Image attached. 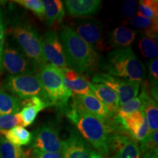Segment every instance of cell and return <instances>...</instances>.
Here are the masks:
<instances>
[{
  "instance_id": "obj_1",
  "label": "cell",
  "mask_w": 158,
  "mask_h": 158,
  "mask_svg": "<svg viewBox=\"0 0 158 158\" xmlns=\"http://www.w3.org/2000/svg\"><path fill=\"white\" fill-rule=\"evenodd\" d=\"M65 114L86 141L101 155H108L110 136L114 134L110 117L102 118L72 108Z\"/></svg>"
},
{
  "instance_id": "obj_2",
  "label": "cell",
  "mask_w": 158,
  "mask_h": 158,
  "mask_svg": "<svg viewBox=\"0 0 158 158\" xmlns=\"http://www.w3.org/2000/svg\"><path fill=\"white\" fill-rule=\"evenodd\" d=\"M67 66L83 75L96 70L100 64V56L88 43L81 38L73 28L66 26L59 33Z\"/></svg>"
},
{
  "instance_id": "obj_3",
  "label": "cell",
  "mask_w": 158,
  "mask_h": 158,
  "mask_svg": "<svg viewBox=\"0 0 158 158\" xmlns=\"http://www.w3.org/2000/svg\"><path fill=\"white\" fill-rule=\"evenodd\" d=\"M106 69L110 76L133 81L141 82L147 73L144 64L130 47L110 51L107 55Z\"/></svg>"
},
{
  "instance_id": "obj_4",
  "label": "cell",
  "mask_w": 158,
  "mask_h": 158,
  "mask_svg": "<svg viewBox=\"0 0 158 158\" xmlns=\"http://www.w3.org/2000/svg\"><path fill=\"white\" fill-rule=\"evenodd\" d=\"M37 76L52 106L66 108L72 93L64 85L62 70L46 64L39 70Z\"/></svg>"
},
{
  "instance_id": "obj_5",
  "label": "cell",
  "mask_w": 158,
  "mask_h": 158,
  "mask_svg": "<svg viewBox=\"0 0 158 158\" xmlns=\"http://www.w3.org/2000/svg\"><path fill=\"white\" fill-rule=\"evenodd\" d=\"M10 31L23 54L36 65L38 71L48 64L43 54L42 38L34 27L27 23H17Z\"/></svg>"
},
{
  "instance_id": "obj_6",
  "label": "cell",
  "mask_w": 158,
  "mask_h": 158,
  "mask_svg": "<svg viewBox=\"0 0 158 158\" xmlns=\"http://www.w3.org/2000/svg\"><path fill=\"white\" fill-rule=\"evenodd\" d=\"M5 88L21 100L37 97L52 106L37 74L10 76L6 79Z\"/></svg>"
},
{
  "instance_id": "obj_7",
  "label": "cell",
  "mask_w": 158,
  "mask_h": 158,
  "mask_svg": "<svg viewBox=\"0 0 158 158\" xmlns=\"http://www.w3.org/2000/svg\"><path fill=\"white\" fill-rule=\"evenodd\" d=\"M94 84L106 85L116 92L119 100V106H123L136 98L139 92L141 82L119 79L108 73L96 74L92 78Z\"/></svg>"
},
{
  "instance_id": "obj_8",
  "label": "cell",
  "mask_w": 158,
  "mask_h": 158,
  "mask_svg": "<svg viewBox=\"0 0 158 158\" xmlns=\"http://www.w3.org/2000/svg\"><path fill=\"white\" fill-rule=\"evenodd\" d=\"M31 139L33 149L48 152H62L63 141L56 124L48 122L35 130Z\"/></svg>"
},
{
  "instance_id": "obj_9",
  "label": "cell",
  "mask_w": 158,
  "mask_h": 158,
  "mask_svg": "<svg viewBox=\"0 0 158 158\" xmlns=\"http://www.w3.org/2000/svg\"><path fill=\"white\" fill-rule=\"evenodd\" d=\"M2 68L5 69L11 76L33 75L38 72L36 65L27 58L22 51L10 45L4 48Z\"/></svg>"
},
{
  "instance_id": "obj_10",
  "label": "cell",
  "mask_w": 158,
  "mask_h": 158,
  "mask_svg": "<svg viewBox=\"0 0 158 158\" xmlns=\"http://www.w3.org/2000/svg\"><path fill=\"white\" fill-rule=\"evenodd\" d=\"M43 54L46 62L61 70L68 68L60 39L53 29H48L42 40Z\"/></svg>"
},
{
  "instance_id": "obj_11",
  "label": "cell",
  "mask_w": 158,
  "mask_h": 158,
  "mask_svg": "<svg viewBox=\"0 0 158 158\" xmlns=\"http://www.w3.org/2000/svg\"><path fill=\"white\" fill-rule=\"evenodd\" d=\"M73 29L83 40L94 50L100 51L102 48L103 25L101 21L94 19H82L76 23Z\"/></svg>"
},
{
  "instance_id": "obj_12",
  "label": "cell",
  "mask_w": 158,
  "mask_h": 158,
  "mask_svg": "<svg viewBox=\"0 0 158 158\" xmlns=\"http://www.w3.org/2000/svg\"><path fill=\"white\" fill-rule=\"evenodd\" d=\"M114 117L124 128L127 136L136 141H142L149 133L147 118L142 110L134 112L130 115L121 118L114 115Z\"/></svg>"
},
{
  "instance_id": "obj_13",
  "label": "cell",
  "mask_w": 158,
  "mask_h": 158,
  "mask_svg": "<svg viewBox=\"0 0 158 158\" xmlns=\"http://www.w3.org/2000/svg\"><path fill=\"white\" fill-rule=\"evenodd\" d=\"M111 158H141L138 142L129 136L112 134L109 143V153Z\"/></svg>"
},
{
  "instance_id": "obj_14",
  "label": "cell",
  "mask_w": 158,
  "mask_h": 158,
  "mask_svg": "<svg viewBox=\"0 0 158 158\" xmlns=\"http://www.w3.org/2000/svg\"><path fill=\"white\" fill-rule=\"evenodd\" d=\"M91 152L89 144L76 130H71L63 141V158H90Z\"/></svg>"
},
{
  "instance_id": "obj_15",
  "label": "cell",
  "mask_w": 158,
  "mask_h": 158,
  "mask_svg": "<svg viewBox=\"0 0 158 158\" xmlns=\"http://www.w3.org/2000/svg\"><path fill=\"white\" fill-rule=\"evenodd\" d=\"M72 108L81 110L92 115L99 116L102 118H110V114L102 103L94 94H72Z\"/></svg>"
},
{
  "instance_id": "obj_16",
  "label": "cell",
  "mask_w": 158,
  "mask_h": 158,
  "mask_svg": "<svg viewBox=\"0 0 158 158\" xmlns=\"http://www.w3.org/2000/svg\"><path fill=\"white\" fill-rule=\"evenodd\" d=\"M21 106L22 108L19 114L22 122V127H24L34 123L39 112L51 105L37 97H33L21 100Z\"/></svg>"
},
{
  "instance_id": "obj_17",
  "label": "cell",
  "mask_w": 158,
  "mask_h": 158,
  "mask_svg": "<svg viewBox=\"0 0 158 158\" xmlns=\"http://www.w3.org/2000/svg\"><path fill=\"white\" fill-rule=\"evenodd\" d=\"M92 93L104 105L110 117L115 115L119 107L118 97L114 90L102 84H92Z\"/></svg>"
},
{
  "instance_id": "obj_18",
  "label": "cell",
  "mask_w": 158,
  "mask_h": 158,
  "mask_svg": "<svg viewBox=\"0 0 158 158\" xmlns=\"http://www.w3.org/2000/svg\"><path fill=\"white\" fill-rule=\"evenodd\" d=\"M100 0H66L65 8L73 17H86L95 14L100 9Z\"/></svg>"
},
{
  "instance_id": "obj_19",
  "label": "cell",
  "mask_w": 158,
  "mask_h": 158,
  "mask_svg": "<svg viewBox=\"0 0 158 158\" xmlns=\"http://www.w3.org/2000/svg\"><path fill=\"white\" fill-rule=\"evenodd\" d=\"M141 99V110L147 118L149 133L157 131L158 129V107L157 102L148 93L145 85L142 86V90L140 94Z\"/></svg>"
},
{
  "instance_id": "obj_20",
  "label": "cell",
  "mask_w": 158,
  "mask_h": 158,
  "mask_svg": "<svg viewBox=\"0 0 158 158\" xmlns=\"http://www.w3.org/2000/svg\"><path fill=\"white\" fill-rule=\"evenodd\" d=\"M137 33L124 27H118L110 32L109 40L112 48H127L135 42Z\"/></svg>"
},
{
  "instance_id": "obj_21",
  "label": "cell",
  "mask_w": 158,
  "mask_h": 158,
  "mask_svg": "<svg viewBox=\"0 0 158 158\" xmlns=\"http://www.w3.org/2000/svg\"><path fill=\"white\" fill-rule=\"evenodd\" d=\"M44 18L47 24L53 27L62 22L64 17V9L60 0H43Z\"/></svg>"
},
{
  "instance_id": "obj_22",
  "label": "cell",
  "mask_w": 158,
  "mask_h": 158,
  "mask_svg": "<svg viewBox=\"0 0 158 158\" xmlns=\"http://www.w3.org/2000/svg\"><path fill=\"white\" fill-rule=\"evenodd\" d=\"M130 24L134 28L143 31L145 36L149 37L157 45L158 20L149 19L135 15L130 20Z\"/></svg>"
},
{
  "instance_id": "obj_23",
  "label": "cell",
  "mask_w": 158,
  "mask_h": 158,
  "mask_svg": "<svg viewBox=\"0 0 158 158\" xmlns=\"http://www.w3.org/2000/svg\"><path fill=\"white\" fill-rule=\"evenodd\" d=\"M1 134L9 142L19 147L28 145L32 139L31 133L22 126H15Z\"/></svg>"
},
{
  "instance_id": "obj_24",
  "label": "cell",
  "mask_w": 158,
  "mask_h": 158,
  "mask_svg": "<svg viewBox=\"0 0 158 158\" xmlns=\"http://www.w3.org/2000/svg\"><path fill=\"white\" fill-rule=\"evenodd\" d=\"M21 108L20 99L0 88V115L18 114Z\"/></svg>"
},
{
  "instance_id": "obj_25",
  "label": "cell",
  "mask_w": 158,
  "mask_h": 158,
  "mask_svg": "<svg viewBox=\"0 0 158 158\" xmlns=\"http://www.w3.org/2000/svg\"><path fill=\"white\" fill-rule=\"evenodd\" d=\"M64 83L66 87L70 91L72 94H93L91 87V83L83 75L79 74V76L73 81H68L64 78Z\"/></svg>"
},
{
  "instance_id": "obj_26",
  "label": "cell",
  "mask_w": 158,
  "mask_h": 158,
  "mask_svg": "<svg viewBox=\"0 0 158 158\" xmlns=\"http://www.w3.org/2000/svg\"><path fill=\"white\" fill-rule=\"evenodd\" d=\"M0 157L29 158V154L25 153L21 147L11 143L4 136H0Z\"/></svg>"
},
{
  "instance_id": "obj_27",
  "label": "cell",
  "mask_w": 158,
  "mask_h": 158,
  "mask_svg": "<svg viewBox=\"0 0 158 158\" xmlns=\"http://www.w3.org/2000/svg\"><path fill=\"white\" fill-rule=\"evenodd\" d=\"M138 16L149 19L158 20V1L157 0H141L139 1Z\"/></svg>"
},
{
  "instance_id": "obj_28",
  "label": "cell",
  "mask_w": 158,
  "mask_h": 158,
  "mask_svg": "<svg viewBox=\"0 0 158 158\" xmlns=\"http://www.w3.org/2000/svg\"><path fill=\"white\" fill-rule=\"evenodd\" d=\"M158 133L157 131L149 133L147 137L141 142L140 152L142 153V158H149L154 154H157Z\"/></svg>"
},
{
  "instance_id": "obj_29",
  "label": "cell",
  "mask_w": 158,
  "mask_h": 158,
  "mask_svg": "<svg viewBox=\"0 0 158 158\" xmlns=\"http://www.w3.org/2000/svg\"><path fill=\"white\" fill-rule=\"evenodd\" d=\"M138 48L141 54L146 58L149 59L157 58V45L150 37L143 35L138 42Z\"/></svg>"
},
{
  "instance_id": "obj_30",
  "label": "cell",
  "mask_w": 158,
  "mask_h": 158,
  "mask_svg": "<svg viewBox=\"0 0 158 158\" xmlns=\"http://www.w3.org/2000/svg\"><path fill=\"white\" fill-rule=\"evenodd\" d=\"M141 99L140 97H136V98L130 100L126 104L123 105V106H120L115 115L121 118L125 117V116L130 115L134 112L141 110Z\"/></svg>"
},
{
  "instance_id": "obj_31",
  "label": "cell",
  "mask_w": 158,
  "mask_h": 158,
  "mask_svg": "<svg viewBox=\"0 0 158 158\" xmlns=\"http://www.w3.org/2000/svg\"><path fill=\"white\" fill-rule=\"evenodd\" d=\"M15 126H22V122L19 113L0 115V134Z\"/></svg>"
},
{
  "instance_id": "obj_32",
  "label": "cell",
  "mask_w": 158,
  "mask_h": 158,
  "mask_svg": "<svg viewBox=\"0 0 158 158\" xmlns=\"http://www.w3.org/2000/svg\"><path fill=\"white\" fill-rule=\"evenodd\" d=\"M14 2L34 13L40 19L44 18V7L41 0H15Z\"/></svg>"
},
{
  "instance_id": "obj_33",
  "label": "cell",
  "mask_w": 158,
  "mask_h": 158,
  "mask_svg": "<svg viewBox=\"0 0 158 158\" xmlns=\"http://www.w3.org/2000/svg\"><path fill=\"white\" fill-rule=\"evenodd\" d=\"M138 1H124L122 7V15L126 19H132L138 12Z\"/></svg>"
},
{
  "instance_id": "obj_34",
  "label": "cell",
  "mask_w": 158,
  "mask_h": 158,
  "mask_svg": "<svg viewBox=\"0 0 158 158\" xmlns=\"http://www.w3.org/2000/svg\"><path fill=\"white\" fill-rule=\"evenodd\" d=\"M148 68H149V78L150 82L154 85V86H157L158 81V59L156 58L152 59L151 62L148 63Z\"/></svg>"
},
{
  "instance_id": "obj_35",
  "label": "cell",
  "mask_w": 158,
  "mask_h": 158,
  "mask_svg": "<svg viewBox=\"0 0 158 158\" xmlns=\"http://www.w3.org/2000/svg\"><path fill=\"white\" fill-rule=\"evenodd\" d=\"M30 158H63L62 152H48L33 149L30 154Z\"/></svg>"
},
{
  "instance_id": "obj_36",
  "label": "cell",
  "mask_w": 158,
  "mask_h": 158,
  "mask_svg": "<svg viewBox=\"0 0 158 158\" xmlns=\"http://www.w3.org/2000/svg\"><path fill=\"white\" fill-rule=\"evenodd\" d=\"M5 27L3 24L2 11L0 10V71L2 70V54L5 48Z\"/></svg>"
},
{
  "instance_id": "obj_37",
  "label": "cell",
  "mask_w": 158,
  "mask_h": 158,
  "mask_svg": "<svg viewBox=\"0 0 158 158\" xmlns=\"http://www.w3.org/2000/svg\"><path fill=\"white\" fill-rule=\"evenodd\" d=\"M90 158H105L102 157L101 155H100V154L96 152H94V151H92V152H91V155H90Z\"/></svg>"
},
{
  "instance_id": "obj_38",
  "label": "cell",
  "mask_w": 158,
  "mask_h": 158,
  "mask_svg": "<svg viewBox=\"0 0 158 158\" xmlns=\"http://www.w3.org/2000/svg\"><path fill=\"white\" fill-rule=\"evenodd\" d=\"M149 158H158L157 154H154V155H152V156H150Z\"/></svg>"
},
{
  "instance_id": "obj_39",
  "label": "cell",
  "mask_w": 158,
  "mask_h": 158,
  "mask_svg": "<svg viewBox=\"0 0 158 158\" xmlns=\"http://www.w3.org/2000/svg\"><path fill=\"white\" fill-rule=\"evenodd\" d=\"M0 158H1V157H0Z\"/></svg>"
}]
</instances>
